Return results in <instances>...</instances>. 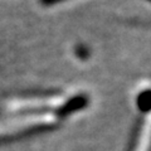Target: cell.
I'll return each mask as SVG.
<instances>
[{
    "label": "cell",
    "mask_w": 151,
    "mask_h": 151,
    "mask_svg": "<svg viewBox=\"0 0 151 151\" xmlns=\"http://www.w3.org/2000/svg\"><path fill=\"white\" fill-rule=\"evenodd\" d=\"M131 151H151V110L147 111V115L141 121L132 142Z\"/></svg>",
    "instance_id": "6da1fadb"
}]
</instances>
